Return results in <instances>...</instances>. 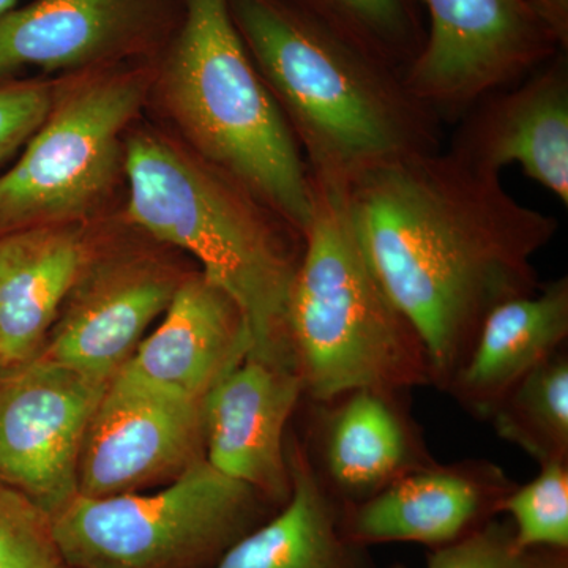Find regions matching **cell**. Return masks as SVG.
I'll list each match as a JSON object with an SVG mask.
<instances>
[{
	"label": "cell",
	"instance_id": "19",
	"mask_svg": "<svg viewBox=\"0 0 568 568\" xmlns=\"http://www.w3.org/2000/svg\"><path fill=\"white\" fill-rule=\"evenodd\" d=\"M568 338V278L495 306L478 328L465 362L446 387L478 417L488 418L504 396Z\"/></svg>",
	"mask_w": 568,
	"mask_h": 568
},
{
	"label": "cell",
	"instance_id": "7",
	"mask_svg": "<svg viewBox=\"0 0 568 568\" xmlns=\"http://www.w3.org/2000/svg\"><path fill=\"white\" fill-rule=\"evenodd\" d=\"M155 63L81 73L0 175V235L73 224L103 203L125 159L123 133L153 82Z\"/></svg>",
	"mask_w": 568,
	"mask_h": 568
},
{
	"label": "cell",
	"instance_id": "27",
	"mask_svg": "<svg viewBox=\"0 0 568 568\" xmlns=\"http://www.w3.org/2000/svg\"><path fill=\"white\" fill-rule=\"evenodd\" d=\"M568 50V0H528Z\"/></svg>",
	"mask_w": 568,
	"mask_h": 568
},
{
	"label": "cell",
	"instance_id": "13",
	"mask_svg": "<svg viewBox=\"0 0 568 568\" xmlns=\"http://www.w3.org/2000/svg\"><path fill=\"white\" fill-rule=\"evenodd\" d=\"M454 125L446 151L459 162L495 175L517 164L567 207L568 50L478 100Z\"/></svg>",
	"mask_w": 568,
	"mask_h": 568
},
{
	"label": "cell",
	"instance_id": "4",
	"mask_svg": "<svg viewBox=\"0 0 568 568\" xmlns=\"http://www.w3.org/2000/svg\"><path fill=\"white\" fill-rule=\"evenodd\" d=\"M312 182V219L287 312L305 395L325 405L364 388L399 394L435 384L424 342L366 257L346 186Z\"/></svg>",
	"mask_w": 568,
	"mask_h": 568
},
{
	"label": "cell",
	"instance_id": "12",
	"mask_svg": "<svg viewBox=\"0 0 568 568\" xmlns=\"http://www.w3.org/2000/svg\"><path fill=\"white\" fill-rule=\"evenodd\" d=\"M183 276L155 254L93 250L40 354L111 379L166 312Z\"/></svg>",
	"mask_w": 568,
	"mask_h": 568
},
{
	"label": "cell",
	"instance_id": "20",
	"mask_svg": "<svg viewBox=\"0 0 568 568\" xmlns=\"http://www.w3.org/2000/svg\"><path fill=\"white\" fill-rule=\"evenodd\" d=\"M287 459L290 499L213 568H366L362 547L343 530L335 497L297 440H287Z\"/></svg>",
	"mask_w": 568,
	"mask_h": 568
},
{
	"label": "cell",
	"instance_id": "28",
	"mask_svg": "<svg viewBox=\"0 0 568 568\" xmlns=\"http://www.w3.org/2000/svg\"><path fill=\"white\" fill-rule=\"evenodd\" d=\"M14 6H17V0H0V18L14 10Z\"/></svg>",
	"mask_w": 568,
	"mask_h": 568
},
{
	"label": "cell",
	"instance_id": "3",
	"mask_svg": "<svg viewBox=\"0 0 568 568\" xmlns=\"http://www.w3.org/2000/svg\"><path fill=\"white\" fill-rule=\"evenodd\" d=\"M123 171L130 220L192 254L237 302L252 335L250 355L297 369L287 312L304 234L230 174L160 134L129 138Z\"/></svg>",
	"mask_w": 568,
	"mask_h": 568
},
{
	"label": "cell",
	"instance_id": "25",
	"mask_svg": "<svg viewBox=\"0 0 568 568\" xmlns=\"http://www.w3.org/2000/svg\"><path fill=\"white\" fill-rule=\"evenodd\" d=\"M566 551L521 549L511 532L489 525L436 548L426 568H567Z\"/></svg>",
	"mask_w": 568,
	"mask_h": 568
},
{
	"label": "cell",
	"instance_id": "2",
	"mask_svg": "<svg viewBox=\"0 0 568 568\" xmlns=\"http://www.w3.org/2000/svg\"><path fill=\"white\" fill-rule=\"evenodd\" d=\"M230 10L313 179L347 186L381 164L444 149V123L399 71L290 0H230Z\"/></svg>",
	"mask_w": 568,
	"mask_h": 568
},
{
	"label": "cell",
	"instance_id": "14",
	"mask_svg": "<svg viewBox=\"0 0 568 568\" xmlns=\"http://www.w3.org/2000/svg\"><path fill=\"white\" fill-rule=\"evenodd\" d=\"M302 395L297 369L246 355L201 402L205 462L283 507L291 495L286 429Z\"/></svg>",
	"mask_w": 568,
	"mask_h": 568
},
{
	"label": "cell",
	"instance_id": "18",
	"mask_svg": "<svg viewBox=\"0 0 568 568\" xmlns=\"http://www.w3.org/2000/svg\"><path fill=\"white\" fill-rule=\"evenodd\" d=\"M321 458L325 488L349 506L435 463L394 392H351L325 403Z\"/></svg>",
	"mask_w": 568,
	"mask_h": 568
},
{
	"label": "cell",
	"instance_id": "21",
	"mask_svg": "<svg viewBox=\"0 0 568 568\" xmlns=\"http://www.w3.org/2000/svg\"><path fill=\"white\" fill-rule=\"evenodd\" d=\"M497 435L538 465L568 458V358L562 349L523 377L493 410Z\"/></svg>",
	"mask_w": 568,
	"mask_h": 568
},
{
	"label": "cell",
	"instance_id": "10",
	"mask_svg": "<svg viewBox=\"0 0 568 568\" xmlns=\"http://www.w3.org/2000/svg\"><path fill=\"white\" fill-rule=\"evenodd\" d=\"M108 381L44 354L0 366V481L52 518L78 496L82 443Z\"/></svg>",
	"mask_w": 568,
	"mask_h": 568
},
{
	"label": "cell",
	"instance_id": "5",
	"mask_svg": "<svg viewBox=\"0 0 568 568\" xmlns=\"http://www.w3.org/2000/svg\"><path fill=\"white\" fill-rule=\"evenodd\" d=\"M153 84L194 153L304 234L312 175L235 28L230 0H183L181 24L153 65Z\"/></svg>",
	"mask_w": 568,
	"mask_h": 568
},
{
	"label": "cell",
	"instance_id": "22",
	"mask_svg": "<svg viewBox=\"0 0 568 568\" xmlns=\"http://www.w3.org/2000/svg\"><path fill=\"white\" fill-rule=\"evenodd\" d=\"M357 50L403 73L425 43L418 0H290Z\"/></svg>",
	"mask_w": 568,
	"mask_h": 568
},
{
	"label": "cell",
	"instance_id": "8",
	"mask_svg": "<svg viewBox=\"0 0 568 568\" xmlns=\"http://www.w3.org/2000/svg\"><path fill=\"white\" fill-rule=\"evenodd\" d=\"M424 47L403 80L443 123L567 50L528 0H418Z\"/></svg>",
	"mask_w": 568,
	"mask_h": 568
},
{
	"label": "cell",
	"instance_id": "17",
	"mask_svg": "<svg viewBox=\"0 0 568 568\" xmlns=\"http://www.w3.org/2000/svg\"><path fill=\"white\" fill-rule=\"evenodd\" d=\"M92 253L77 223L0 235V366L41 353Z\"/></svg>",
	"mask_w": 568,
	"mask_h": 568
},
{
	"label": "cell",
	"instance_id": "26",
	"mask_svg": "<svg viewBox=\"0 0 568 568\" xmlns=\"http://www.w3.org/2000/svg\"><path fill=\"white\" fill-rule=\"evenodd\" d=\"M54 91L48 82H0V163L28 144L51 110Z\"/></svg>",
	"mask_w": 568,
	"mask_h": 568
},
{
	"label": "cell",
	"instance_id": "1",
	"mask_svg": "<svg viewBox=\"0 0 568 568\" xmlns=\"http://www.w3.org/2000/svg\"><path fill=\"white\" fill-rule=\"evenodd\" d=\"M351 216L384 290L416 328L446 388L495 306L540 286L534 260L559 230L500 175L446 149L406 156L346 186Z\"/></svg>",
	"mask_w": 568,
	"mask_h": 568
},
{
	"label": "cell",
	"instance_id": "11",
	"mask_svg": "<svg viewBox=\"0 0 568 568\" xmlns=\"http://www.w3.org/2000/svg\"><path fill=\"white\" fill-rule=\"evenodd\" d=\"M182 13L183 0H33L0 18V82L155 63Z\"/></svg>",
	"mask_w": 568,
	"mask_h": 568
},
{
	"label": "cell",
	"instance_id": "23",
	"mask_svg": "<svg viewBox=\"0 0 568 568\" xmlns=\"http://www.w3.org/2000/svg\"><path fill=\"white\" fill-rule=\"evenodd\" d=\"M532 480L515 485L500 500L497 511L514 519L515 545L521 549L568 548V465L548 462Z\"/></svg>",
	"mask_w": 568,
	"mask_h": 568
},
{
	"label": "cell",
	"instance_id": "24",
	"mask_svg": "<svg viewBox=\"0 0 568 568\" xmlns=\"http://www.w3.org/2000/svg\"><path fill=\"white\" fill-rule=\"evenodd\" d=\"M0 568H69L50 514L0 481Z\"/></svg>",
	"mask_w": 568,
	"mask_h": 568
},
{
	"label": "cell",
	"instance_id": "16",
	"mask_svg": "<svg viewBox=\"0 0 568 568\" xmlns=\"http://www.w3.org/2000/svg\"><path fill=\"white\" fill-rule=\"evenodd\" d=\"M252 335L241 306L201 271L185 274L162 323L125 365L153 383L201 399L246 355Z\"/></svg>",
	"mask_w": 568,
	"mask_h": 568
},
{
	"label": "cell",
	"instance_id": "6",
	"mask_svg": "<svg viewBox=\"0 0 568 568\" xmlns=\"http://www.w3.org/2000/svg\"><path fill=\"white\" fill-rule=\"evenodd\" d=\"M276 510L203 459L155 493L78 495L52 523L69 568H213Z\"/></svg>",
	"mask_w": 568,
	"mask_h": 568
},
{
	"label": "cell",
	"instance_id": "9",
	"mask_svg": "<svg viewBox=\"0 0 568 568\" xmlns=\"http://www.w3.org/2000/svg\"><path fill=\"white\" fill-rule=\"evenodd\" d=\"M203 459L201 399L123 365L108 381L89 420L78 495L110 497L163 487Z\"/></svg>",
	"mask_w": 568,
	"mask_h": 568
},
{
	"label": "cell",
	"instance_id": "15",
	"mask_svg": "<svg viewBox=\"0 0 568 568\" xmlns=\"http://www.w3.org/2000/svg\"><path fill=\"white\" fill-rule=\"evenodd\" d=\"M514 487L489 463L435 462L353 504L342 518L343 530L358 547L392 541L444 547L474 530L478 519L496 514Z\"/></svg>",
	"mask_w": 568,
	"mask_h": 568
}]
</instances>
